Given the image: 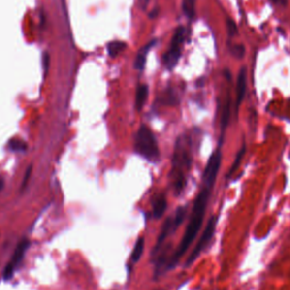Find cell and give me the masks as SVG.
Listing matches in <instances>:
<instances>
[{
  "label": "cell",
  "mask_w": 290,
  "mask_h": 290,
  "mask_svg": "<svg viewBox=\"0 0 290 290\" xmlns=\"http://www.w3.org/2000/svg\"><path fill=\"white\" fill-rule=\"evenodd\" d=\"M214 184H216V182L202 179V187L194 201L193 209H192L191 218L190 221H188L185 233H184L183 238L180 240V244L178 245V247H177L175 253L171 255L170 258H169L167 265H165V270L172 269V267L179 262L182 256L186 253L192 243L196 238L199 229L202 227L203 220H204L206 209H208V203L211 193H212Z\"/></svg>",
  "instance_id": "1"
},
{
  "label": "cell",
  "mask_w": 290,
  "mask_h": 290,
  "mask_svg": "<svg viewBox=\"0 0 290 290\" xmlns=\"http://www.w3.org/2000/svg\"><path fill=\"white\" fill-rule=\"evenodd\" d=\"M193 162V144L192 137L184 134L177 138L172 165L170 172V182L176 195H179L187 184L188 174Z\"/></svg>",
  "instance_id": "2"
},
{
  "label": "cell",
  "mask_w": 290,
  "mask_h": 290,
  "mask_svg": "<svg viewBox=\"0 0 290 290\" xmlns=\"http://www.w3.org/2000/svg\"><path fill=\"white\" fill-rule=\"evenodd\" d=\"M134 151L151 162L160 159V150L157 138L149 127L142 125L138 128L134 139Z\"/></svg>",
  "instance_id": "3"
},
{
  "label": "cell",
  "mask_w": 290,
  "mask_h": 290,
  "mask_svg": "<svg viewBox=\"0 0 290 290\" xmlns=\"http://www.w3.org/2000/svg\"><path fill=\"white\" fill-rule=\"evenodd\" d=\"M186 39V30L184 26H179L172 35L170 48L163 56V64L165 68L171 70L178 64L180 56H182V48L184 41Z\"/></svg>",
  "instance_id": "4"
},
{
  "label": "cell",
  "mask_w": 290,
  "mask_h": 290,
  "mask_svg": "<svg viewBox=\"0 0 290 290\" xmlns=\"http://www.w3.org/2000/svg\"><path fill=\"white\" fill-rule=\"evenodd\" d=\"M217 225H218V217L212 216L209 219L208 224H206L204 231L202 232L201 237H199V240H198V243L196 244V246H195V248L191 253V255L188 256L187 261L185 263L186 267H190L192 264H193V263L197 259L198 256L203 253V251H204L205 248L209 246V244L211 243V240H212L213 236H214V232H216Z\"/></svg>",
  "instance_id": "5"
},
{
  "label": "cell",
  "mask_w": 290,
  "mask_h": 290,
  "mask_svg": "<svg viewBox=\"0 0 290 290\" xmlns=\"http://www.w3.org/2000/svg\"><path fill=\"white\" fill-rule=\"evenodd\" d=\"M30 245H31V243H30L28 239L21 240L20 244L17 245L16 250H15L14 254H13L12 261H10L8 264L6 265L5 270H3L2 276H3V279H5V280H9V279H12V277L14 276V273H15V270L17 269L18 265H20L22 261H23V258L26 254V252H28V250H29Z\"/></svg>",
  "instance_id": "6"
},
{
  "label": "cell",
  "mask_w": 290,
  "mask_h": 290,
  "mask_svg": "<svg viewBox=\"0 0 290 290\" xmlns=\"http://www.w3.org/2000/svg\"><path fill=\"white\" fill-rule=\"evenodd\" d=\"M179 224H177V221L175 220L174 217H170L168 218L167 220H165L164 225L162 229H161V232H160V236L158 237V242L157 245L154 246V250H153V253H157L158 251H159V248L161 247V245L163 244V242L165 239L168 238L169 236L171 235L172 232H175L177 229L179 228Z\"/></svg>",
  "instance_id": "7"
},
{
  "label": "cell",
  "mask_w": 290,
  "mask_h": 290,
  "mask_svg": "<svg viewBox=\"0 0 290 290\" xmlns=\"http://www.w3.org/2000/svg\"><path fill=\"white\" fill-rule=\"evenodd\" d=\"M246 86H247L246 68L243 67V68L240 69V71H239L238 77H237V88H236V96H237L236 104H237V108H238L240 105V103H242L245 94H246Z\"/></svg>",
  "instance_id": "8"
},
{
  "label": "cell",
  "mask_w": 290,
  "mask_h": 290,
  "mask_svg": "<svg viewBox=\"0 0 290 290\" xmlns=\"http://www.w3.org/2000/svg\"><path fill=\"white\" fill-rule=\"evenodd\" d=\"M156 43H157V41L153 40V41H151V42H149L148 44H146V46L139 49L136 58H135V62H134V68L135 69H137V70L144 69L145 63H146V57H148L150 50H151Z\"/></svg>",
  "instance_id": "9"
},
{
  "label": "cell",
  "mask_w": 290,
  "mask_h": 290,
  "mask_svg": "<svg viewBox=\"0 0 290 290\" xmlns=\"http://www.w3.org/2000/svg\"><path fill=\"white\" fill-rule=\"evenodd\" d=\"M152 208L153 217L156 219H159V218L163 216L165 210H167V198H165L164 195H159V196L156 197V199L153 201Z\"/></svg>",
  "instance_id": "10"
},
{
  "label": "cell",
  "mask_w": 290,
  "mask_h": 290,
  "mask_svg": "<svg viewBox=\"0 0 290 290\" xmlns=\"http://www.w3.org/2000/svg\"><path fill=\"white\" fill-rule=\"evenodd\" d=\"M149 96V88L148 85L141 84L138 85L136 90V97H135V105H136L137 110H142L143 105H144L146 99Z\"/></svg>",
  "instance_id": "11"
},
{
  "label": "cell",
  "mask_w": 290,
  "mask_h": 290,
  "mask_svg": "<svg viewBox=\"0 0 290 290\" xmlns=\"http://www.w3.org/2000/svg\"><path fill=\"white\" fill-rule=\"evenodd\" d=\"M126 48V43L123 42V41H112V42L108 43V47H107V50H108V54L110 57H117L120 52L125 50Z\"/></svg>",
  "instance_id": "12"
},
{
  "label": "cell",
  "mask_w": 290,
  "mask_h": 290,
  "mask_svg": "<svg viewBox=\"0 0 290 290\" xmlns=\"http://www.w3.org/2000/svg\"><path fill=\"white\" fill-rule=\"evenodd\" d=\"M160 102L167 105H176L179 102V97L176 96L174 90H167L160 97Z\"/></svg>",
  "instance_id": "13"
},
{
  "label": "cell",
  "mask_w": 290,
  "mask_h": 290,
  "mask_svg": "<svg viewBox=\"0 0 290 290\" xmlns=\"http://www.w3.org/2000/svg\"><path fill=\"white\" fill-rule=\"evenodd\" d=\"M144 246H145V239L141 237V238L137 239L136 244H135L134 246V250H133V253H131V261L134 263H136L139 261V258H142L143 255V252H144Z\"/></svg>",
  "instance_id": "14"
},
{
  "label": "cell",
  "mask_w": 290,
  "mask_h": 290,
  "mask_svg": "<svg viewBox=\"0 0 290 290\" xmlns=\"http://www.w3.org/2000/svg\"><path fill=\"white\" fill-rule=\"evenodd\" d=\"M245 153H246V145L243 144V146H242V148H240V150L238 151V153H237V156H236V158H235V161H233V163H232V165H231L230 170H229L228 175H227V178H231L232 175L235 174V171L237 170V169H238L240 162H242L243 157L245 156Z\"/></svg>",
  "instance_id": "15"
},
{
  "label": "cell",
  "mask_w": 290,
  "mask_h": 290,
  "mask_svg": "<svg viewBox=\"0 0 290 290\" xmlns=\"http://www.w3.org/2000/svg\"><path fill=\"white\" fill-rule=\"evenodd\" d=\"M8 149L14 152H24L28 150V144L24 141L18 138H12L8 142Z\"/></svg>",
  "instance_id": "16"
},
{
  "label": "cell",
  "mask_w": 290,
  "mask_h": 290,
  "mask_svg": "<svg viewBox=\"0 0 290 290\" xmlns=\"http://www.w3.org/2000/svg\"><path fill=\"white\" fill-rule=\"evenodd\" d=\"M182 8L187 18L193 20L195 16V0H183Z\"/></svg>",
  "instance_id": "17"
},
{
  "label": "cell",
  "mask_w": 290,
  "mask_h": 290,
  "mask_svg": "<svg viewBox=\"0 0 290 290\" xmlns=\"http://www.w3.org/2000/svg\"><path fill=\"white\" fill-rule=\"evenodd\" d=\"M230 52L236 58L242 59L245 55V47L243 44H235L230 48Z\"/></svg>",
  "instance_id": "18"
},
{
  "label": "cell",
  "mask_w": 290,
  "mask_h": 290,
  "mask_svg": "<svg viewBox=\"0 0 290 290\" xmlns=\"http://www.w3.org/2000/svg\"><path fill=\"white\" fill-rule=\"evenodd\" d=\"M227 32L229 36H233L237 33V25L230 18L227 20Z\"/></svg>",
  "instance_id": "19"
},
{
  "label": "cell",
  "mask_w": 290,
  "mask_h": 290,
  "mask_svg": "<svg viewBox=\"0 0 290 290\" xmlns=\"http://www.w3.org/2000/svg\"><path fill=\"white\" fill-rule=\"evenodd\" d=\"M42 64H43V71H44V75L48 74V70H49V64H50V56H49L48 52H44L43 57H42Z\"/></svg>",
  "instance_id": "20"
},
{
  "label": "cell",
  "mask_w": 290,
  "mask_h": 290,
  "mask_svg": "<svg viewBox=\"0 0 290 290\" xmlns=\"http://www.w3.org/2000/svg\"><path fill=\"white\" fill-rule=\"evenodd\" d=\"M31 174H32V165H29V168L26 169V171H25L23 182H22V190H23V188L26 186V184H28L30 177H31Z\"/></svg>",
  "instance_id": "21"
},
{
  "label": "cell",
  "mask_w": 290,
  "mask_h": 290,
  "mask_svg": "<svg viewBox=\"0 0 290 290\" xmlns=\"http://www.w3.org/2000/svg\"><path fill=\"white\" fill-rule=\"evenodd\" d=\"M270 1L279 6H286L288 3V0H270Z\"/></svg>",
  "instance_id": "22"
},
{
  "label": "cell",
  "mask_w": 290,
  "mask_h": 290,
  "mask_svg": "<svg viewBox=\"0 0 290 290\" xmlns=\"http://www.w3.org/2000/svg\"><path fill=\"white\" fill-rule=\"evenodd\" d=\"M150 0H139V6H141V8L143 10H145L148 8V5H149Z\"/></svg>",
  "instance_id": "23"
},
{
  "label": "cell",
  "mask_w": 290,
  "mask_h": 290,
  "mask_svg": "<svg viewBox=\"0 0 290 290\" xmlns=\"http://www.w3.org/2000/svg\"><path fill=\"white\" fill-rule=\"evenodd\" d=\"M158 12H159V9H158V8H154V9H153V12H152V13H150V17H151V18H154V17H156L157 15H158Z\"/></svg>",
  "instance_id": "24"
},
{
  "label": "cell",
  "mask_w": 290,
  "mask_h": 290,
  "mask_svg": "<svg viewBox=\"0 0 290 290\" xmlns=\"http://www.w3.org/2000/svg\"><path fill=\"white\" fill-rule=\"evenodd\" d=\"M3 186H5V183H3V179L0 178V192H1Z\"/></svg>",
  "instance_id": "25"
}]
</instances>
